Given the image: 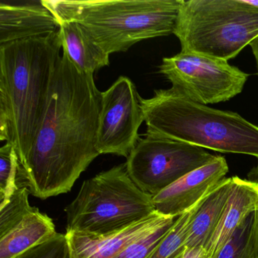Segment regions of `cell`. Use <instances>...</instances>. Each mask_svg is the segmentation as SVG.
Returning <instances> with one entry per match:
<instances>
[{"instance_id": "9c48e42d", "label": "cell", "mask_w": 258, "mask_h": 258, "mask_svg": "<svg viewBox=\"0 0 258 258\" xmlns=\"http://www.w3.org/2000/svg\"><path fill=\"white\" fill-rule=\"evenodd\" d=\"M144 121L141 97L135 84L121 76L102 93L96 149L100 155L127 158L140 141L139 130Z\"/></svg>"}, {"instance_id": "5b68a950", "label": "cell", "mask_w": 258, "mask_h": 258, "mask_svg": "<svg viewBox=\"0 0 258 258\" xmlns=\"http://www.w3.org/2000/svg\"><path fill=\"white\" fill-rule=\"evenodd\" d=\"M64 211L67 232L92 235L120 232L156 212L153 196L134 183L126 163L84 181Z\"/></svg>"}, {"instance_id": "603a6c76", "label": "cell", "mask_w": 258, "mask_h": 258, "mask_svg": "<svg viewBox=\"0 0 258 258\" xmlns=\"http://www.w3.org/2000/svg\"><path fill=\"white\" fill-rule=\"evenodd\" d=\"M247 179L258 183V167H253L247 173ZM255 258H258V210L254 212Z\"/></svg>"}, {"instance_id": "d4e9b609", "label": "cell", "mask_w": 258, "mask_h": 258, "mask_svg": "<svg viewBox=\"0 0 258 258\" xmlns=\"http://www.w3.org/2000/svg\"><path fill=\"white\" fill-rule=\"evenodd\" d=\"M249 46L251 47L252 52H253V56L255 58V61H256V70H257V75L258 76V36L256 37V38L253 39L252 40L251 43L249 44Z\"/></svg>"}, {"instance_id": "2e32d148", "label": "cell", "mask_w": 258, "mask_h": 258, "mask_svg": "<svg viewBox=\"0 0 258 258\" xmlns=\"http://www.w3.org/2000/svg\"><path fill=\"white\" fill-rule=\"evenodd\" d=\"M56 233L52 219L35 208L14 229L0 238V258H16Z\"/></svg>"}, {"instance_id": "5bb4252c", "label": "cell", "mask_w": 258, "mask_h": 258, "mask_svg": "<svg viewBox=\"0 0 258 258\" xmlns=\"http://www.w3.org/2000/svg\"><path fill=\"white\" fill-rule=\"evenodd\" d=\"M233 186L234 176L224 178L205 196L191 217L187 248L203 247L206 250L220 224Z\"/></svg>"}, {"instance_id": "52a82bcc", "label": "cell", "mask_w": 258, "mask_h": 258, "mask_svg": "<svg viewBox=\"0 0 258 258\" xmlns=\"http://www.w3.org/2000/svg\"><path fill=\"white\" fill-rule=\"evenodd\" d=\"M216 157L203 148L147 131L128 157L126 165L134 183L155 196Z\"/></svg>"}, {"instance_id": "9a60e30c", "label": "cell", "mask_w": 258, "mask_h": 258, "mask_svg": "<svg viewBox=\"0 0 258 258\" xmlns=\"http://www.w3.org/2000/svg\"><path fill=\"white\" fill-rule=\"evenodd\" d=\"M58 22L63 52L80 71L93 75L99 69L109 66L110 55L96 44L81 25L71 21Z\"/></svg>"}, {"instance_id": "30bf717a", "label": "cell", "mask_w": 258, "mask_h": 258, "mask_svg": "<svg viewBox=\"0 0 258 258\" xmlns=\"http://www.w3.org/2000/svg\"><path fill=\"white\" fill-rule=\"evenodd\" d=\"M228 171L224 157L217 155L211 162L187 173L153 196L155 211L167 217H179L226 178Z\"/></svg>"}, {"instance_id": "44dd1931", "label": "cell", "mask_w": 258, "mask_h": 258, "mask_svg": "<svg viewBox=\"0 0 258 258\" xmlns=\"http://www.w3.org/2000/svg\"><path fill=\"white\" fill-rule=\"evenodd\" d=\"M19 157L13 145L6 143L0 149V207L4 206L18 188Z\"/></svg>"}, {"instance_id": "ac0fdd59", "label": "cell", "mask_w": 258, "mask_h": 258, "mask_svg": "<svg viewBox=\"0 0 258 258\" xmlns=\"http://www.w3.org/2000/svg\"><path fill=\"white\" fill-rule=\"evenodd\" d=\"M215 258H255L254 212L241 222Z\"/></svg>"}, {"instance_id": "e0dca14e", "label": "cell", "mask_w": 258, "mask_h": 258, "mask_svg": "<svg viewBox=\"0 0 258 258\" xmlns=\"http://www.w3.org/2000/svg\"><path fill=\"white\" fill-rule=\"evenodd\" d=\"M205 197L191 209L178 217L173 227L155 247L149 258H183L187 249L186 241L191 217Z\"/></svg>"}, {"instance_id": "484cf974", "label": "cell", "mask_w": 258, "mask_h": 258, "mask_svg": "<svg viewBox=\"0 0 258 258\" xmlns=\"http://www.w3.org/2000/svg\"><path fill=\"white\" fill-rule=\"evenodd\" d=\"M247 2L250 5L258 8V0H247Z\"/></svg>"}, {"instance_id": "8fae6325", "label": "cell", "mask_w": 258, "mask_h": 258, "mask_svg": "<svg viewBox=\"0 0 258 258\" xmlns=\"http://www.w3.org/2000/svg\"><path fill=\"white\" fill-rule=\"evenodd\" d=\"M58 28V21L42 0L0 4V45L49 35Z\"/></svg>"}, {"instance_id": "ffe728a7", "label": "cell", "mask_w": 258, "mask_h": 258, "mask_svg": "<svg viewBox=\"0 0 258 258\" xmlns=\"http://www.w3.org/2000/svg\"><path fill=\"white\" fill-rule=\"evenodd\" d=\"M30 191L26 187L17 188L9 202L0 207V238L7 235L28 214L34 211L28 201Z\"/></svg>"}, {"instance_id": "7c38bea8", "label": "cell", "mask_w": 258, "mask_h": 258, "mask_svg": "<svg viewBox=\"0 0 258 258\" xmlns=\"http://www.w3.org/2000/svg\"><path fill=\"white\" fill-rule=\"evenodd\" d=\"M158 213L111 235L66 232L70 258H114L130 244L158 226L164 217Z\"/></svg>"}, {"instance_id": "7a4b0ae2", "label": "cell", "mask_w": 258, "mask_h": 258, "mask_svg": "<svg viewBox=\"0 0 258 258\" xmlns=\"http://www.w3.org/2000/svg\"><path fill=\"white\" fill-rule=\"evenodd\" d=\"M58 31L0 45V140L25 161L44 117L61 55Z\"/></svg>"}, {"instance_id": "cb8c5ba5", "label": "cell", "mask_w": 258, "mask_h": 258, "mask_svg": "<svg viewBox=\"0 0 258 258\" xmlns=\"http://www.w3.org/2000/svg\"><path fill=\"white\" fill-rule=\"evenodd\" d=\"M183 258H208V256L203 247H195L187 248Z\"/></svg>"}, {"instance_id": "8992f818", "label": "cell", "mask_w": 258, "mask_h": 258, "mask_svg": "<svg viewBox=\"0 0 258 258\" xmlns=\"http://www.w3.org/2000/svg\"><path fill=\"white\" fill-rule=\"evenodd\" d=\"M175 36L181 52L228 61L258 36V8L247 0H182Z\"/></svg>"}, {"instance_id": "ba28073f", "label": "cell", "mask_w": 258, "mask_h": 258, "mask_svg": "<svg viewBox=\"0 0 258 258\" xmlns=\"http://www.w3.org/2000/svg\"><path fill=\"white\" fill-rule=\"evenodd\" d=\"M159 72L176 93L205 105L235 97L249 77L224 60L184 52L163 58Z\"/></svg>"}, {"instance_id": "3957f363", "label": "cell", "mask_w": 258, "mask_h": 258, "mask_svg": "<svg viewBox=\"0 0 258 258\" xmlns=\"http://www.w3.org/2000/svg\"><path fill=\"white\" fill-rule=\"evenodd\" d=\"M147 131L221 153L258 159V126L232 111L210 108L170 88L142 99Z\"/></svg>"}, {"instance_id": "6da1fadb", "label": "cell", "mask_w": 258, "mask_h": 258, "mask_svg": "<svg viewBox=\"0 0 258 258\" xmlns=\"http://www.w3.org/2000/svg\"><path fill=\"white\" fill-rule=\"evenodd\" d=\"M102 92L93 75L80 71L63 52L55 68L47 107L16 185L46 199L71 191L100 154L96 149Z\"/></svg>"}, {"instance_id": "4fadbf2b", "label": "cell", "mask_w": 258, "mask_h": 258, "mask_svg": "<svg viewBox=\"0 0 258 258\" xmlns=\"http://www.w3.org/2000/svg\"><path fill=\"white\" fill-rule=\"evenodd\" d=\"M258 210V183L234 176V186L218 227L206 248L208 258H215L241 222Z\"/></svg>"}, {"instance_id": "d6986e66", "label": "cell", "mask_w": 258, "mask_h": 258, "mask_svg": "<svg viewBox=\"0 0 258 258\" xmlns=\"http://www.w3.org/2000/svg\"><path fill=\"white\" fill-rule=\"evenodd\" d=\"M178 217H165L153 229L130 244L114 258H149L170 230Z\"/></svg>"}, {"instance_id": "7402d4cb", "label": "cell", "mask_w": 258, "mask_h": 258, "mask_svg": "<svg viewBox=\"0 0 258 258\" xmlns=\"http://www.w3.org/2000/svg\"><path fill=\"white\" fill-rule=\"evenodd\" d=\"M16 258H70L66 234L57 232L52 238Z\"/></svg>"}, {"instance_id": "277c9868", "label": "cell", "mask_w": 258, "mask_h": 258, "mask_svg": "<svg viewBox=\"0 0 258 258\" xmlns=\"http://www.w3.org/2000/svg\"><path fill=\"white\" fill-rule=\"evenodd\" d=\"M182 0H42L57 21L81 25L108 55L174 34Z\"/></svg>"}]
</instances>
